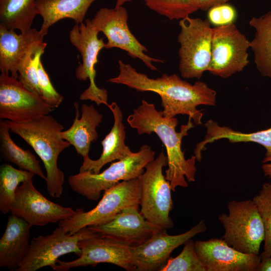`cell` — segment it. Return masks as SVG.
I'll list each match as a JSON object with an SVG mask.
<instances>
[{
  "instance_id": "2",
  "label": "cell",
  "mask_w": 271,
  "mask_h": 271,
  "mask_svg": "<svg viewBox=\"0 0 271 271\" xmlns=\"http://www.w3.org/2000/svg\"><path fill=\"white\" fill-rule=\"evenodd\" d=\"M191 119L189 117L187 124H182L180 131L177 132V119L175 117L164 116L162 110H158L154 104L144 99L127 118L128 124L132 128H136L139 134L154 132L163 143L168 159L165 178L170 182L173 192L178 186H188L185 177L189 182L195 181L196 158L193 156L186 159L181 149L183 138L187 136L189 130L195 126Z\"/></svg>"
},
{
  "instance_id": "10",
  "label": "cell",
  "mask_w": 271,
  "mask_h": 271,
  "mask_svg": "<svg viewBox=\"0 0 271 271\" xmlns=\"http://www.w3.org/2000/svg\"><path fill=\"white\" fill-rule=\"evenodd\" d=\"M250 42L236 25L213 28L211 57L208 71L223 78L240 72L249 64Z\"/></svg>"
},
{
  "instance_id": "20",
  "label": "cell",
  "mask_w": 271,
  "mask_h": 271,
  "mask_svg": "<svg viewBox=\"0 0 271 271\" xmlns=\"http://www.w3.org/2000/svg\"><path fill=\"white\" fill-rule=\"evenodd\" d=\"M29 224L23 218L11 214L0 239V267L17 270L29 246Z\"/></svg>"
},
{
  "instance_id": "21",
  "label": "cell",
  "mask_w": 271,
  "mask_h": 271,
  "mask_svg": "<svg viewBox=\"0 0 271 271\" xmlns=\"http://www.w3.org/2000/svg\"><path fill=\"white\" fill-rule=\"evenodd\" d=\"M41 32L31 28L18 34L13 30L0 26V70L18 79V66L34 43L43 41Z\"/></svg>"
},
{
  "instance_id": "12",
  "label": "cell",
  "mask_w": 271,
  "mask_h": 271,
  "mask_svg": "<svg viewBox=\"0 0 271 271\" xmlns=\"http://www.w3.org/2000/svg\"><path fill=\"white\" fill-rule=\"evenodd\" d=\"M127 20V12L121 6L113 9H100L90 22L99 32H102L106 37L105 49L119 48L126 51L132 58L141 59L151 70L158 71L153 62L164 63V61L151 57L145 53L148 51V49L131 33Z\"/></svg>"
},
{
  "instance_id": "29",
  "label": "cell",
  "mask_w": 271,
  "mask_h": 271,
  "mask_svg": "<svg viewBox=\"0 0 271 271\" xmlns=\"http://www.w3.org/2000/svg\"><path fill=\"white\" fill-rule=\"evenodd\" d=\"M47 43L44 41L33 44L20 62L18 80L31 92L41 96L38 86L37 68Z\"/></svg>"
},
{
  "instance_id": "28",
  "label": "cell",
  "mask_w": 271,
  "mask_h": 271,
  "mask_svg": "<svg viewBox=\"0 0 271 271\" xmlns=\"http://www.w3.org/2000/svg\"><path fill=\"white\" fill-rule=\"evenodd\" d=\"M35 175L28 171L16 169L9 164L1 166L0 210L3 214L10 212L20 183L33 179Z\"/></svg>"
},
{
  "instance_id": "38",
  "label": "cell",
  "mask_w": 271,
  "mask_h": 271,
  "mask_svg": "<svg viewBox=\"0 0 271 271\" xmlns=\"http://www.w3.org/2000/svg\"><path fill=\"white\" fill-rule=\"evenodd\" d=\"M131 0H116L115 7H118L122 6L124 4L130 2Z\"/></svg>"
},
{
  "instance_id": "22",
  "label": "cell",
  "mask_w": 271,
  "mask_h": 271,
  "mask_svg": "<svg viewBox=\"0 0 271 271\" xmlns=\"http://www.w3.org/2000/svg\"><path fill=\"white\" fill-rule=\"evenodd\" d=\"M74 105L76 114L73 123L68 129L62 131L61 136L83 158L88 156L91 143L98 138L96 127L101 122L103 115L92 104H83L81 107V116L79 118V105L75 102Z\"/></svg>"
},
{
  "instance_id": "25",
  "label": "cell",
  "mask_w": 271,
  "mask_h": 271,
  "mask_svg": "<svg viewBox=\"0 0 271 271\" xmlns=\"http://www.w3.org/2000/svg\"><path fill=\"white\" fill-rule=\"evenodd\" d=\"M255 33L250 42L254 56V63L260 74L271 78V11L249 22Z\"/></svg>"
},
{
  "instance_id": "23",
  "label": "cell",
  "mask_w": 271,
  "mask_h": 271,
  "mask_svg": "<svg viewBox=\"0 0 271 271\" xmlns=\"http://www.w3.org/2000/svg\"><path fill=\"white\" fill-rule=\"evenodd\" d=\"M96 1L36 0L38 15L43 18L40 31L45 36L51 26L65 18L72 19L76 24H81L91 5Z\"/></svg>"
},
{
  "instance_id": "35",
  "label": "cell",
  "mask_w": 271,
  "mask_h": 271,
  "mask_svg": "<svg viewBox=\"0 0 271 271\" xmlns=\"http://www.w3.org/2000/svg\"><path fill=\"white\" fill-rule=\"evenodd\" d=\"M230 0H193L198 10L207 11L216 6L226 4Z\"/></svg>"
},
{
  "instance_id": "1",
  "label": "cell",
  "mask_w": 271,
  "mask_h": 271,
  "mask_svg": "<svg viewBox=\"0 0 271 271\" xmlns=\"http://www.w3.org/2000/svg\"><path fill=\"white\" fill-rule=\"evenodd\" d=\"M118 63V75L108 81L124 85L137 91L157 93L161 98L163 115L166 117L187 115L196 125L201 124L203 113L197 106L215 105L216 91L203 82L198 81L191 84L176 74H163L160 77L151 78L121 60Z\"/></svg>"
},
{
  "instance_id": "17",
  "label": "cell",
  "mask_w": 271,
  "mask_h": 271,
  "mask_svg": "<svg viewBox=\"0 0 271 271\" xmlns=\"http://www.w3.org/2000/svg\"><path fill=\"white\" fill-rule=\"evenodd\" d=\"M195 246L206 271H256L261 261L259 254L240 252L222 239L197 240Z\"/></svg>"
},
{
  "instance_id": "6",
  "label": "cell",
  "mask_w": 271,
  "mask_h": 271,
  "mask_svg": "<svg viewBox=\"0 0 271 271\" xmlns=\"http://www.w3.org/2000/svg\"><path fill=\"white\" fill-rule=\"evenodd\" d=\"M141 186L138 178L119 182L105 190L97 205L84 212L83 208L75 210V214L59 223L66 233L74 234L80 229L107 223L123 209L140 205Z\"/></svg>"
},
{
  "instance_id": "32",
  "label": "cell",
  "mask_w": 271,
  "mask_h": 271,
  "mask_svg": "<svg viewBox=\"0 0 271 271\" xmlns=\"http://www.w3.org/2000/svg\"><path fill=\"white\" fill-rule=\"evenodd\" d=\"M184 244L181 253L175 257H170L161 271H206L196 253L195 242L191 238Z\"/></svg>"
},
{
  "instance_id": "26",
  "label": "cell",
  "mask_w": 271,
  "mask_h": 271,
  "mask_svg": "<svg viewBox=\"0 0 271 271\" xmlns=\"http://www.w3.org/2000/svg\"><path fill=\"white\" fill-rule=\"evenodd\" d=\"M38 15L36 0H0V26L25 33Z\"/></svg>"
},
{
  "instance_id": "8",
  "label": "cell",
  "mask_w": 271,
  "mask_h": 271,
  "mask_svg": "<svg viewBox=\"0 0 271 271\" xmlns=\"http://www.w3.org/2000/svg\"><path fill=\"white\" fill-rule=\"evenodd\" d=\"M207 19L188 17L179 23V70L185 78L199 79L211 61L213 28Z\"/></svg>"
},
{
  "instance_id": "33",
  "label": "cell",
  "mask_w": 271,
  "mask_h": 271,
  "mask_svg": "<svg viewBox=\"0 0 271 271\" xmlns=\"http://www.w3.org/2000/svg\"><path fill=\"white\" fill-rule=\"evenodd\" d=\"M37 78L41 96L53 108H58L64 100V97L52 85L41 60L39 62L37 68Z\"/></svg>"
},
{
  "instance_id": "30",
  "label": "cell",
  "mask_w": 271,
  "mask_h": 271,
  "mask_svg": "<svg viewBox=\"0 0 271 271\" xmlns=\"http://www.w3.org/2000/svg\"><path fill=\"white\" fill-rule=\"evenodd\" d=\"M147 6L170 20H182L197 11L193 0H144Z\"/></svg>"
},
{
  "instance_id": "9",
  "label": "cell",
  "mask_w": 271,
  "mask_h": 271,
  "mask_svg": "<svg viewBox=\"0 0 271 271\" xmlns=\"http://www.w3.org/2000/svg\"><path fill=\"white\" fill-rule=\"evenodd\" d=\"M99 32L91 25L89 19L80 24L75 25L69 33V40L80 53L82 63L75 71L76 78L80 81L89 79V87L81 93L80 100H90L97 105L108 106L107 91L97 86L95 82L96 71L95 66L98 62L97 57L100 50L105 48L103 38L98 37Z\"/></svg>"
},
{
  "instance_id": "19",
  "label": "cell",
  "mask_w": 271,
  "mask_h": 271,
  "mask_svg": "<svg viewBox=\"0 0 271 271\" xmlns=\"http://www.w3.org/2000/svg\"><path fill=\"white\" fill-rule=\"evenodd\" d=\"M107 106L113 114L114 123L109 132L101 142L102 153L99 159L95 160L91 159L89 156L83 157L79 172H90L98 174L106 164L115 160L123 159L133 153L125 144L126 134L122 122V111L115 102H112Z\"/></svg>"
},
{
  "instance_id": "11",
  "label": "cell",
  "mask_w": 271,
  "mask_h": 271,
  "mask_svg": "<svg viewBox=\"0 0 271 271\" xmlns=\"http://www.w3.org/2000/svg\"><path fill=\"white\" fill-rule=\"evenodd\" d=\"M95 233L87 227L72 234L59 226L51 234L34 237L17 271H36L45 266H51L60 256L70 253L79 256L81 250L79 241Z\"/></svg>"
},
{
  "instance_id": "13",
  "label": "cell",
  "mask_w": 271,
  "mask_h": 271,
  "mask_svg": "<svg viewBox=\"0 0 271 271\" xmlns=\"http://www.w3.org/2000/svg\"><path fill=\"white\" fill-rule=\"evenodd\" d=\"M54 108L9 74L0 75V118L22 122L48 115Z\"/></svg>"
},
{
  "instance_id": "36",
  "label": "cell",
  "mask_w": 271,
  "mask_h": 271,
  "mask_svg": "<svg viewBox=\"0 0 271 271\" xmlns=\"http://www.w3.org/2000/svg\"><path fill=\"white\" fill-rule=\"evenodd\" d=\"M260 258L256 271H271V257L261 256Z\"/></svg>"
},
{
  "instance_id": "18",
  "label": "cell",
  "mask_w": 271,
  "mask_h": 271,
  "mask_svg": "<svg viewBox=\"0 0 271 271\" xmlns=\"http://www.w3.org/2000/svg\"><path fill=\"white\" fill-rule=\"evenodd\" d=\"M139 205L123 209L107 223L88 227L130 247L140 245L155 232L166 229L146 220L139 211Z\"/></svg>"
},
{
  "instance_id": "31",
  "label": "cell",
  "mask_w": 271,
  "mask_h": 271,
  "mask_svg": "<svg viewBox=\"0 0 271 271\" xmlns=\"http://www.w3.org/2000/svg\"><path fill=\"white\" fill-rule=\"evenodd\" d=\"M252 201L261 218L265 231L263 251L259 256L271 257V183H264Z\"/></svg>"
},
{
  "instance_id": "24",
  "label": "cell",
  "mask_w": 271,
  "mask_h": 271,
  "mask_svg": "<svg viewBox=\"0 0 271 271\" xmlns=\"http://www.w3.org/2000/svg\"><path fill=\"white\" fill-rule=\"evenodd\" d=\"M206 134L204 139L197 144L194 151L196 161L202 159V151L206 150V145L215 141L226 139L231 143L253 142L262 145L266 149L265 157H271V127L250 133L234 130L229 127L221 126L212 119L205 124Z\"/></svg>"
},
{
  "instance_id": "27",
  "label": "cell",
  "mask_w": 271,
  "mask_h": 271,
  "mask_svg": "<svg viewBox=\"0 0 271 271\" xmlns=\"http://www.w3.org/2000/svg\"><path fill=\"white\" fill-rule=\"evenodd\" d=\"M10 130L5 120H0V151L2 158L6 161L17 166L20 169L34 173L46 180L39 161L29 150H24L13 141Z\"/></svg>"
},
{
  "instance_id": "16",
  "label": "cell",
  "mask_w": 271,
  "mask_h": 271,
  "mask_svg": "<svg viewBox=\"0 0 271 271\" xmlns=\"http://www.w3.org/2000/svg\"><path fill=\"white\" fill-rule=\"evenodd\" d=\"M10 213L24 219L32 227L59 222L74 215L75 210L46 198L30 179L18 187Z\"/></svg>"
},
{
  "instance_id": "34",
  "label": "cell",
  "mask_w": 271,
  "mask_h": 271,
  "mask_svg": "<svg viewBox=\"0 0 271 271\" xmlns=\"http://www.w3.org/2000/svg\"><path fill=\"white\" fill-rule=\"evenodd\" d=\"M207 20L214 27L233 24L237 18L235 9L231 5L224 4L208 10Z\"/></svg>"
},
{
  "instance_id": "15",
  "label": "cell",
  "mask_w": 271,
  "mask_h": 271,
  "mask_svg": "<svg viewBox=\"0 0 271 271\" xmlns=\"http://www.w3.org/2000/svg\"><path fill=\"white\" fill-rule=\"evenodd\" d=\"M206 229L205 220H202L180 234L169 235L167 229L155 232L142 244L130 247L131 261L135 270L161 271L174 249Z\"/></svg>"
},
{
  "instance_id": "5",
  "label": "cell",
  "mask_w": 271,
  "mask_h": 271,
  "mask_svg": "<svg viewBox=\"0 0 271 271\" xmlns=\"http://www.w3.org/2000/svg\"><path fill=\"white\" fill-rule=\"evenodd\" d=\"M168 165L167 157L162 151L145 167L138 179L141 186L140 212L149 222L164 229L173 227L169 216L173 207L170 183L163 173Z\"/></svg>"
},
{
  "instance_id": "7",
  "label": "cell",
  "mask_w": 271,
  "mask_h": 271,
  "mask_svg": "<svg viewBox=\"0 0 271 271\" xmlns=\"http://www.w3.org/2000/svg\"><path fill=\"white\" fill-rule=\"evenodd\" d=\"M227 207L228 215L223 213L218 216L225 230L221 239L240 252L259 254L265 231L254 203L249 199L232 200Z\"/></svg>"
},
{
  "instance_id": "4",
  "label": "cell",
  "mask_w": 271,
  "mask_h": 271,
  "mask_svg": "<svg viewBox=\"0 0 271 271\" xmlns=\"http://www.w3.org/2000/svg\"><path fill=\"white\" fill-rule=\"evenodd\" d=\"M155 152L150 146L143 145L140 150L130 156L112 163L102 172H79L69 177L71 189L92 201L98 200L102 191L123 181L138 178L145 170L146 166L154 159Z\"/></svg>"
},
{
  "instance_id": "37",
  "label": "cell",
  "mask_w": 271,
  "mask_h": 271,
  "mask_svg": "<svg viewBox=\"0 0 271 271\" xmlns=\"http://www.w3.org/2000/svg\"><path fill=\"white\" fill-rule=\"evenodd\" d=\"M262 170L265 177L271 178V157H265L262 160Z\"/></svg>"
},
{
  "instance_id": "14",
  "label": "cell",
  "mask_w": 271,
  "mask_h": 271,
  "mask_svg": "<svg viewBox=\"0 0 271 271\" xmlns=\"http://www.w3.org/2000/svg\"><path fill=\"white\" fill-rule=\"evenodd\" d=\"M78 246L81 254L78 258L69 261L58 259L51 266L52 268L56 271H67L73 267L94 266L100 263H108L127 271L135 270L131 261L130 247L109 236L96 233L80 240Z\"/></svg>"
},
{
  "instance_id": "3",
  "label": "cell",
  "mask_w": 271,
  "mask_h": 271,
  "mask_svg": "<svg viewBox=\"0 0 271 271\" xmlns=\"http://www.w3.org/2000/svg\"><path fill=\"white\" fill-rule=\"evenodd\" d=\"M5 121L10 131L21 137L40 157L46 172L48 192L53 198H60L64 175L57 161L60 153L71 145L61 137L63 125L49 114L26 122Z\"/></svg>"
}]
</instances>
